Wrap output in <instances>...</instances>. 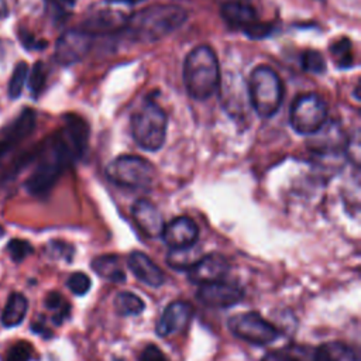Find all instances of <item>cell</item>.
Returning a JSON list of instances; mask_svg holds the SVG:
<instances>
[{
  "label": "cell",
  "instance_id": "6da1fadb",
  "mask_svg": "<svg viewBox=\"0 0 361 361\" xmlns=\"http://www.w3.org/2000/svg\"><path fill=\"white\" fill-rule=\"evenodd\" d=\"M89 127L76 114H68L63 127L42 147L38 164L25 180V189L35 197L47 196L62 172L86 151Z\"/></svg>",
  "mask_w": 361,
  "mask_h": 361
},
{
  "label": "cell",
  "instance_id": "7a4b0ae2",
  "mask_svg": "<svg viewBox=\"0 0 361 361\" xmlns=\"http://www.w3.org/2000/svg\"><path fill=\"white\" fill-rule=\"evenodd\" d=\"M186 18V10L179 6L152 4L127 17L124 30L134 41L155 42L178 30Z\"/></svg>",
  "mask_w": 361,
  "mask_h": 361
},
{
  "label": "cell",
  "instance_id": "3957f363",
  "mask_svg": "<svg viewBox=\"0 0 361 361\" xmlns=\"http://www.w3.org/2000/svg\"><path fill=\"white\" fill-rule=\"evenodd\" d=\"M183 83L188 94L195 100H207L220 85L219 61L207 45L193 48L183 62Z\"/></svg>",
  "mask_w": 361,
  "mask_h": 361
},
{
  "label": "cell",
  "instance_id": "277c9868",
  "mask_svg": "<svg viewBox=\"0 0 361 361\" xmlns=\"http://www.w3.org/2000/svg\"><path fill=\"white\" fill-rule=\"evenodd\" d=\"M168 118L164 109L152 99H145L131 116V135L145 151H158L166 138Z\"/></svg>",
  "mask_w": 361,
  "mask_h": 361
},
{
  "label": "cell",
  "instance_id": "5b68a950",
  "mask_svg": "<svg viewBox=\"0 0 361 361\" xmlns=\"http://www.w3.org/2000/svg\"><path fill=\"white\" fill-rule=\"evenodd\" d=\"M248 102L259 117H272L282 103V82L276 72L267 65L257 66L247 85Z\"/></svg>",
  "mask_w": 361,
  "mask_h": 361
},
{
  "label": "cell",
  "instance_id": "8992f818",
  "mask_svg": "<svg viewBox=\"0 0 361 361\" xmlns=\"http://www.w3.org/2000/svg\"><path fill=\"white\" fill-rule=\"evenodd\" d=\"M110 182L130 189H145L155 179L154 165L138 155H120L106 168Z\"/></svg>",
  "mask_w": 361,
  "mask_h": 361
},
{
  "label": "cell",
  "instance_id": "52a82bcc",
  "mask_svg": "<svg viewBox=\"0 0 361 361\" xmlns=\"http://www.w3.org/2000/svg\"><path fill=\"white\" fill-rule=\"evenodd\" d=\"M326 120L327 104L319 94H300L292 103L289 121L298 134L313 135L324 127Z\"/></svg>",
  "mask_w": 361,
  "mask_h": 361
},
{
  "label": "cell",
  "instance_id": "ba28073f",
  "mask_svg": "<svg viewBox=\"0 0 361 361\" xmlns=\"http://www.w3.org/2000/svg\"><path fill=\"white\" fill-rule=\"evenodd\" d=\"M227 326L233 336L254 345H268L279 337V330L255 312L233 314Z\"/></svg>",
  "mask_w": 361,
  "mask_h": 361
},
{
  "label": "cell",
  "instance_id": "9c48e42d",
  "mask_svg": "<svg viewBox=\"0 0 361 361\" xmlns=\"http://www.w3.org/2000/svg\"><path fill=\"white\" fill-rule=\"evenodd\" d=\"M93 37L82 28L65 31L55 44V61L61 66H71L80 62L90 51Z\"/></svg>",
  "mask_w": 361,
  "mask_h": 361
},
{
  "label": "cell",
  "instance_id": "30bf717a",
  "mask_svg": "<svg viewBox=\"0 0 361 361\" xmlns=\"http://www.w3.org/2000/svg\"><path fill=\"white\" fill-rule=\"evenodd\" d=\"M196 296L203 305L209 307L226 309L241 302L244 298V290L237 283L224 282L221 279L200 285Z\"/></svg>",
  "mask_w": 361,
  "mask_h": 361
},
{
  "label": "cell",
  "instance_id": "8fae6325",
  "mask_svg": "<svg viewBox=\"0 0 361 361\" xmlns=\"http://www.w3.org/2000/svg\"><path fill=\"white\" fill-rule=\"evenodd\" d=\"M228 261L224 255L219 252H210L206 255H202L196 264H193L186 272L188 279L193 283H209L221 281L226 274L228 272Z\"/></svg>",
  "mask_w": 361,
  "mask_h": 361
},
{
  "label": "cell",
  "instance_id": "7c38bea8",
  "mask_svg": "<svg viewBox=\"0 0 361 361\" xmlns=\"http://www.w3.org/2000/svg\"><path fill=\"white\" fill-rule=\"evenodd\" d=\"M161 237L171 250L185 248L196 244L199 237V228L192 219L180 216L175 217L172 221L164 226Z\"/></svg>",
  "mask_w": 361,
  "mask_h": 361
},
{
  "label": "cell",
  "instance_id": "4fadbf2b",
  "mask_svg": "<svg viewBox=\"0 0 361 361\" xmlns=\"http://www.w3.org/2000/svg\"><path fill=\"white\" fill-rule=\"evenodd\" d=\"M193 314L192 306L185 300H175L169 303L162 312L159 320L155 326V333L159 337H166L169 334L183 330Z\"/></svg>",
  "mask_w": 361,
  "mask_h": 361
},
{
  "label": "cell",
  "instance_id": "5bb4252c",
  "mask_svg": "<svg viewBox=\"0 0 361 361\" xmlns=\"http://www.w3.org/2000/svg\"><path fill=\"white\" fill-rule=\"evenodd\" d=\"M133 217L140 230L151 238L159 237L164 230V219L154 203L147 199H138L131 209Z\"/></svg>",
  "mask_w": 361,
  "mask_h": 361
},
{
  "label": "cell",
  "instance_id": "9a60e30c",
  "mask_svg": "<svg viewBox=\"0 0 361 361\" xmlns=\"http://www.w3.org/2000/svg\"><path fill=\"white\" fill-rule=\"evenodd\" d=\"M127 265L133 275L142 283L158 288L165 282V274L162 269L144 252L133 251L128 255Z\"/></svg>",
  "mask_w": 361,
  "mask_h": 361
},
{
  "label": "cell",
  "instance_id": "2e32d148",
  "mask_svg": "<svg viewBox=\"0 0 361 361\" xmlns=\"http://www.w3.org/2000/svg\"><path fill=\"white\" fill-rule=\"evenodd\" d=\"M220 14L226 24L243 32L254 25L258 20L255 8L243 0H227L220 7Z\"/></svg>",
  "mask_w": 361,
  "mask_h": 361
},
{
  "label": "cell",
  "instance_id": "e0dca14e",
  "mask_svg": "<svg viewBox=\"0 0 361 361\" xmlns=\"http://www.w3.org/2000/svg\"><path fill=\"white\" fill-rule=\"evenodd\" d=\"M300 361H360L357 353L340 341H330L319 345L305 357V351L293 348Z\"/></svg>",
  "mask_w": 361,
  "mask_h": 361
},
{
  "label": "cell",
  "instance_id": "ac0fdd59",
  "mask_svg": "<svg viewBox=\"0 0 361 361\" xmlns=\"http://www.w3.org/2000/svg\"><path fill=\"white\" fill-rule=\"evenodd\" d=\"M126 21L127 17L117 10H100L86 18L82 30L89 32L92 37L104 35L124 30Z\"/></svg>",
  "mask_w": 361,
  "mask_h": 361
},
{
  "label": "cell",
  "instance_id": "d6986e66",
  "mask_svg": "<svg viewBox=\"0 0 361 361\" xmlns=\"http://www.w3.org/2000/svg\"><path fill=\"white\" fill-rule=\"evenodd\" d=\"M28 310V300L27 298L20 292H11L6 300V305L3 307L0 322L3 327L13 329L24 320Z\"/></svg>",
  "mask_w": 361,
  "mask_h": 361
},
{
  "label": "cell",
  "instance_id": "ffe728a7",
  "mask_svg": "<svg viewBox=\"0 0 361 361\" xmlns=\"http://www.w3.org/2000/svg\"><path fill=\"white\" fill-rule=\"evenodd\" d=\"M90 267L99 276L110 282L121 283L126 281V272L117 255H113V254L99 255L90 262Z\"/></svg>",
  "mask_w": 361,
  "mask_h": 361
},
{
  "label": "cell",
  "instance_id": "44dd1931",
  "mask_svg": "<svg viewBox=\"0 0 361 361\" xmlns=\"http://www.w3.org/2000/svg\"><path fill=\"white\" fill-rule=\"evenodd\" d=\"M35 127V111L31 109L23 110L18 117L6 128L4 131V138L10 144L16 145L20 142L23 138L28 137Z\"/></svg>",
  "mask_w": 361,
  "mask_h": 361
},
{
  "label": "cell",
  "instance_id": "7402d4cb",
  "mask_svg": "<svg viewBox=\"0 0 361 361\" xmlns=\"http://www.w3.org/2000/svg\"><path fill=\"white\" fill-rule=\"evenodd\" d=\"M202 257L200 250L195 245L185 247V248H175L169 250L166 255V264L176 269V271H188L193 264L197 262V259Z\"/></svg>",
  "mask_w": 361,
  "mask_h": 361
},
{
  "label": "cell",
  "instance_id": "603a6c76",
  "mask_svg": "<svg viewBox=\"0 0 361 361\" xmlns=\"http://www.w3.org/2000/svg\"><path fill=\"white\" fill-rule=\"evenodd\" d=\"M114 310L120 316H138L144 312L145 303L131 292H120L114 298Z\"/></svg>",
  "mask_w": 361,
  "mask_h": 361
},
{
  "label": "cell",
  "instance_id": "cb8c5ba5",
  "mask_svg": "<svg viewBox=\"0 0 361 361\" xmlns=\"http://www.w3.org/2000/svg\"><path fill=\"white\" fill-rule=\"evenodd\" d=\"M44 305L52 312L51 320L55 326H61L71 314V305L59 292H49L44 299Z\"/></svg>",
  "mask_w": 361,
  "mask_h": 361
},
{
  "label": "cell",
  "instance_id": "d4e9b609",
  "mask_svg": "<svg viewBox=\"0 0 361 361\" xmlns=\"http://www.w3.org/2000/svg\"><path fill=\"white\" fill-rule=\"evenodd\" d=\"M27 76H28V65L24 61H21L14 66L13 73L8 80L7 93H8L10 99L14 100V99L20 97V94L24 89V85L27 82Z\"/></svg>",
  "mask_w": 361,
  "mask_h": 361
},
{
  "label": "cell",
  "instance_id": "484cf974",
  "mask_svg": "<svg viewBox=\"0 0 361 361\" xmlns=\"http://www.w3.org/2000/svg\"><path fill=\"white\" fill-rule=\"evenodd\" d=\"M330 52L334 58V62L340 68H351L353 66V48H351V41L348 38H341L336 41L330 47Z\"/></svg>",
  "mask_w": 361,
  "mask_h": 361
},
{
  "label": "cell",
  "instance_id": "4316f807",
  "mask_svg": "<svg viewBox=\"0 0 361 361\" xmlns=\"http://www.w3.org/2000/svg\"><path fill=\"white\" fill-rule=\"evenodd\" d=\"M47 73H48L47 72V66H45V63L42 61L35 62L32 69L30 71L27 79H28L30 92H31L34 99H37L42 93V90H44V87L47 85V76H48Z\"/></svg>",
  "mask_w": 361,
  "mask_h": 361
},
{
  "label": "cell",
  "instance_id": "83f0119b",
  "mask_svg": "<svg viewBox=\"0 0 361 361\" xmlns=\"http://www.w3.org/2000/svg\"><path fill=\"white\" fill-rule=\"evenodd\" d=\"M7 252L10 255V258L14 262H21L24 261L28 255H31L34 252L32 245L21 238H13L8 241L7 244Z\"/></svg>",
  "mask_w": 361,
  "mask_h": 361
},
{
  "label": "cell",
  "instance_id": "f1b7e54d",
  "mask_svg": "<svg viewBox=\"0 0 361 361\" xmlns=\"http://www.w3.org/2000/svg\"><path fill=\"white\" fill-rule=\"evenodd\" d=\"M302 66L310 73H323L326 71L324 56L319 51H306L302 55Z\"/></svg>",
  "mask_w": 361,
  "mask_h": 361
},
{
  "label": "cell",
  "instance_id": "f546056e",
  "mask_svg": "<svg viewBox=\"0 0 361 361\" xmlns=\"http://www.w3.org/2000/svg\"><path fill=\"white\" fill-rule=\"evenodd\" d=\"M66 286L73 295L83 296L87 293L92 283H90V278L85 272H73L69 275L66 281Z\"/></svg>",
  "mask_w": 361,
  "mask_h": 361
},
{
  "label": "cell",
  "instance_id": "4dcf8cb0",
  "mask_svg": "<svg viewBox=\"0 0 361 361\" xmlns=\"http://www.w3.org/2000/svg\"><path fill=\"white\" fill-rule=\"evenodd\" d=\"M31 357H32V345L27 341H17L7 350L4 355V361H30Z\"/></svg>",
  "mask_w": 361,
  "mask_h": 361
},
{
  "label": "cell",
  "instance_id": "1f68e13d",
  "mask_svg": "<svg viewBox=\"0 0 361 361\" xmlns=\"http://www.w3.org/2000/svg\"><path fill=\"white\" fill-rule=\"evenodd\" d=\"M73 247L65 241H59V240H54V241H49L48 245H47V254L51 257V258H55V259H65L68 262H71L72 257H73Z\"/></svg>",
  "mask_w": 361,
  "mask_h": 361
},
{
  "label": "cell",
  "instance_id": "d6a6232c",
  "mask_svg": "<svg viewBox=\"0 0 361 361\" xmlns=\"http://www.w3.org/2000/svg\"><path fill=\"white\" fill-rule=\"evenodd\" d=\"M272 32V24L257 21L254 25H251L248 30L244 31L245 35H248L252 39H262L268 37Z\"/></svg>",
  "mask_w": 361,
  "mask_h": 361
},
{
  "label": "cell",
  "instance_id": "836d02e7",
  "mask_svg": "<svg viewBox=\"0 0 361 361\" xmlns=\"http://www.w3.org/2000/svg\"><path fill=\"white\" fill-rule=\"evenodd\" d=\"M140 361H169V358L164 354V351L158 345L148 344L141 351Z\"/></svg>",
  "mask_w": 361,
  "mask_h": 361
},
{
  "label": "cell",
  "instance_id": "e575fe53",
  "mask_svg": "<svg viewBox=\"0 0 361 361\" xmlns=\"http://www.w3.org/2000/svg\"><path fill=\"white\" fill-rule=\"evenodd\" d=\"M261 361H300L296 353L292 350H275L267 353Z\"/></svg>",
  "mask_w": 361,
  "mask_h": 361
},
{
  "label": "cell",
  "instance_id": "d590c367",
  "mask_svg": "<svg viewBox=\"0 0 361 361\" xmlns=\"http://www.w3.org/2000/svg\"><path fill=\"white\" fill-rule=\"evenodd\" d=\"M20 37H21V42H23L24 47L28 48V49H32V48H42V47L47 45L45 42H38V41H35L28 32H25V34L21 32Z\"/></svg>",
  "mask_w": 361,
  "mask_h": 361
},
{
  "label": "cell",
  "instance_id": "8d00e7d4",
  "mask_svg": "<svg viewBox=\"0 0 361 361\" xmlns=\"http://www.w3.org/2000/svg\"><path fill=\"white\" fill-rule=\"evenodd\" d=\"M31 330H32L34 333H37V334L44 336V337H49V336H51V331H48V330L45 329V324H44L42 317H39L37 322H32V323H31Z\"/></svg>",
  "mask_w": 361,
  "mask_h": 361
},
{
  "label": "cell",
  "instance_id": "74e56055",
  "mask_svg": "<svg viewBox=\"0 0 361 361\" xmlns=\"http://www.w3.org/2000/svg\"><path fill=\"white\" fill-rule=\"evenodd\" d=\"M14 145L13 144H10L8 141H6V140H1L0 141V159L13 148Z\"/></svg>",
  "mask_w": 361,
  "mask_h": 361
},
{
  "label": "cell",
  "instance_id": "f35d334b",
  "mask_svg": "<svg viewBox=\"0 0 361 361\" xmlns=\"http://www.w3.org/2000/svg\"><path fill=\"white\" fill-rule=\"evenodd\" d=\"M8 16V4L6 0H0V20Z\"/></svg>",
  "mask_w": 361,
  "mask_h": 361
},
{
  "label": "cell",
  "instance_id": "ab89813d",
  "mask_svg": "<svg viewBox=\"0 0 361 361\" xmlns=\"http://www.w3.org/2000/svg\"><path fill=\"white\" fill-rule=\"evenodd\" d=\"M109 3H126V4H137V3H141L144 0H106Z\"/></svg>",
  "mask_w": 361,
  "mask_h": 361
},
{
  "label": "cell",
  "instance_id": "60d3db41",
  "mask_svg": "<svg viewBox=\"0 0 361 361\" xmlns=\"http://www.w3.org/2000/svg\"><path fill=\"white\" fill-rule=\"evenodd\" d=\"M62 1H65V3H66V4H69V6H73L76 0H62Z\"/></svg>",
  "mask_w": 361,
  "mask_h": 361
},
{
  "label": "cell",
  "instance_id": "b9f144b4",
  "mask_svg": "<svg viewBox=\"0 0 361 361\" xmlns=\"http://www.w3.org/2000/svg\"><path fill=\"white\" fill-rule=\"evenodd\" d=\"M3 234H4V230H3V228H1V227H0V237H1V235H3Z\"/></svg>",
  "mask_w": 361,
  "mask_h": 361
},
{
  "label": "cell",
  "instance_id": "7bdbcfd3",
  "mask_svg": "<svg viewBox=\"0 0 361 361\" xmlns=\"http://www.w3.org/2000/svg\"><path fill=\"white\" fill-rule=\"evenodd\" d=\"M1 54H3V49H1V45H0V56H1Z\"/></svg>",
  "mask_w": 361,
  "mask_h": 361
}]
</instances>
